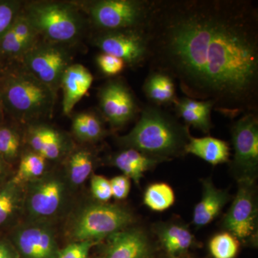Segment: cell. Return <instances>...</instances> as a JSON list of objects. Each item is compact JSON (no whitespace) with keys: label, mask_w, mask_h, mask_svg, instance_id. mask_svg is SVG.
<instances>
[{"label":"cell","mask_w":258,"mask_h":258,"mask_svg":"<svg viewBox=\"0 0 258 258\" xmlns=\"http://www.w3.org/2000/svg\"><path fill=\"white\" fill-rule=\"evenodd\" d=\"M151 71L229 118L258 110V10L249 0H151Z\"/></svg>","instance_id":"6da1fadb"},{"label":"cell","mask_w":258,"mask_h":258,"mask_svg":"<svg viewBox=\"0 0 258 258\" xmlns=\"http://www.w3.org/2000/svg\"><path fill=\"white\" fill-rule=\"evenodd\" d=\"M57 94L19 62L0 81V106L28 125L52 116Z\"/></svg>","instance_id":"7a4b0ae2"},{"label":"cell","mask_w":258,"mask_h":258,"mask_svg":"<svg viewBox=\"0 0 258 258\" xmlns=\"http://www.w3.org/2000/svg\"><path fill=\"white\" fill-rule=\"evenodd\" d=\"M189 134L162 108L147 105L141 111L137 124L128 134L118 138L125 149H133L155 159H165L184 152Z\"/></svg>","instance_id":"3957f363"},{"label":"cell","mask_w":258,"mask_h":258,"mask_svg":"<svg viewBox=\"0 0 258 258\" xmlns=\"http://www.w3.org/2000/svg\"><path fill=\"white\" fill-rule=\"evenodd\" d=\"M22 13L40 38L70 47L82 36L86 21L76 3L34 1L23 4Z\"/></svg>","instance_id":"277c9868"},{"label":"cell","mask_w":258,"mask_h":258,"mask_svg":"<svg viewBox=\"0 0 258 258\" xmlns=\"http://www.w3.org/2000/svg\"><path fill=\"white\" fill-rule=\"evenodd\" d=\"M97 32L143 30L151 0H95L76 3Z\"/></svg>","instance_id":"5b68a950"},{"label":"cell","mask_w":258,"mask_h":258,"mask_svg":"<svg viewBox=\"0 0 258 258\" xmlns=\"http://www.w3.org/2000/svg\"><path fill=\"white\" fill-rule=\"evenodd\" d=\"M134 221L126 209L104 203L91 204L80 210L68 229L73 242H98L124 230Z\"/></svg>","instance_id":"8992f818"},{"label":"cell","mask_w":258,"mask_h":258,"mask_svg":"<svg viewBox=\"0 0 258 258\" xmlns=\"http://www.w3.org/2000/svg\"><path fill=\"white\" fill-rule=\"evenodd\" d=\"M69 183L67 177L53 171L27 183L23 206L30 222L47 223L63 211L69 200Z\"/></svg>","instance_id":"52a82bcc"},{"label":"cell","mask_w":258,"mask_h":258,"mask_svg":"<svg viewBox=\"0 0 258 258\" xmlns=\"http://www.w3.org/2000/svg\"><path fill=\"white\" fill-rule=\"evenodd\" d=\"M68 47L40 38L20 62L57 94L64 71L73 64L72 55Z\"/></svg>","instance_id":"ba28073f"},{"label":"cell","mask_w":258,"mask_h":258,"mask_svg":"<svg viewBox=\"0 0 258 258\" xmlns=\"http://www.w3.org/2000/svg\"><path fill=\"white\" fill-rule=\"evenodd\" d=\"M92 43L103 53L121 59L132 69L147 62V38L144 29L96 32Z\"/></svg>","instance_id":"9c48e42d"},{"label":"cell","mask_w":258,"mask_h":258,"mask_svg":"<svg viewBox=\"0 0 258 258\" xmlns=\"http://www.w3.org/2000/svg\"><path fill=\"white\" fill-rule=\"evenodd\" d=\"M233 167L240 180L254 181L258 166V120L256 113H246L232 128Z\"/></svg>","instance_id":"30bf717a"},{"label":"cell","mask_w":258,"mask_h":258,"mask_svg":"<svg viewBox=\"0 0 258 258\" xmlns=\"http://www.w3.org/2000/svg\"><path fill=\"white\" fill-rule=\"evenodd\" d=\"M98 96L102 115L113 128L127 124L142 111L133 92L123 80L107 81L100 88Z\"/></svg>","instance_id":"8fae6325"},{"label":"cell","mask_w":258,"mask_h":258,"mask_svg":"<svg viewBox=\"0 0 258 258\" xmlns=\"http://www.w3.org/2000/svg\"><path fill=\"white\" fill-rule=\"evenodd\" d=\"M13 241L22 258H57L60 251L55 232L45 222L20 226L15 230Z\"/></svg>","instance_id":"7c38bea8"},{"label":"cell","mask_w":258,"mask_h":258,"mask_svg":"<svg viewBox=\"0 0 258 258\" xmlns=\"http://www.w3.org/2000/svg\"><path fill=\"white\" fill-rule=\"evenodd\" d=\"M252 184V181L240 180L238 191L225 219L226 228L241 240L250 238L257 229V209Z\"/></svg>","instance_id":"4fadbf2b"},{"label":"cell","mask_w":258,"mask_h":258,"mask_svg":"<svg viewBox=\"0 0 258 258\" xmlns=\"http://www.w3.org/2000/svg\"><path fill=\"white\" fill-rule=\"evenodd\" d=\"M24 141L30 150L40 154L47 161H59L66 158L74 147L69 136L53 125L36 122L26 125Z\"/></svg>","instance_id":"5bb4252c"},{"label":"cell","mask_w":258,"mask_h":258,"mask_svg":"<svg viewBox=\"0 0 258 258\" xmlns=\"http://www.w3.org/2000/svg\"><path fill=\"white\" fill-rule=\"evenodd\" d=\"M147 236L137 229H124L108 237L106 258H150Z\"/></svg>","instance_id":"9a60e30c"},{"label":"cell","mask_w":258,"mask_h":258,"mask_svg":"<svg viewBox=\"0 0 258 258\" xmlns=\"http://www.w3.org/2000/svg\"><path fill=\"white\" fill-rule=\"evenodd\" d=\"M93 81L92 74L83 64L73 63L64 71L60 87L62 91V108L64 115L72 113L76 105L89 91Z\"/></svg>","instance_id":"2e32d148"},{"label":"cell","mask_w":258,"mask_h":258,"mask_svg":"<svg viewBox=\"0 0 258 258\" xmlns=\"http://www.w3.org/2000/svg\"><path fill=\"white\" fill-rule=\"evenodd\" d=\"M228 200V194L215 187L210 179L205 180L202 200L194 211L193 223L198 227L210 223L218 216Z\"/></svg>","instance_id":"e0dca14e"},{"label":"cell","mask_w":258,"mask_h":258,"mask_svg":"<svg viewBox=\"0 0 258 258\" xmlns=\"http://www.w3.org/2000/svg\"><path fill=\"white\" fill-rule=\"evenodd\" d=\"M174 109L178 116L187 125L209 133L211 130V113L214 104L210 101H198L188 97L178 98L174 103Z\"/></svg>","instance_id":"ac0fdd59"},{"label":"cell","mask_w":258,"mask_h":258,"mask_svg":"<svg viewBox=\"0 0 258 258\" xmlns=\"http://www.w3.org/2000/svg\"><path fill=\"white\" fill-rule=\"evenodd\" d=\"M184 152L193 154L212 165L227 162L230 157L228 144L225 141L210 137L194 138L189 136Z\"/></svg>","instance_id":"d6986e66"},{"label":"cell","mask_w":258,"mask_h":258,"mask_svg":"<svg viewBox=\"0 0 258 258\" xmlns=\"http://www.w3.org/2000/svg\"><path fill=\"white\" fill-rule=\"evenodd\" d=\"M112 164L123 172V175L139 183L144 172L152 169L159 161L133 149H124L112 157Z\"/></svg>","instance_id":"ffe728a7"},{"label":"cell","mask_w":258,"mask_h":258,"mask_svg":"<svg viewBox=\"0 0 258 258\" xmlns=\"http://www.w3.org/2000/svg\"><path fill=\"white\" fill-rule=\"evenodd\" d=\"M143 91L148 99L157 106L174 104L178 99L174 80L158 71H151L144 81Z\"/></svg>","instance_id":"44dd1931"},{"label":"cell","mask_w":258,"mask_h":258,"mask_svg":"<svg viewBox=\"0 0 258 258\" xmlns=\"http://www.w3.org/2000/svg\"><path fill=\"white\" fill-rule=\"evenodd\" d=\"M66 158V177L70 184H83L93 171L95 157L92 151L87 148H74Z\"/></svg>","instance_id":"7402d4cb"},{"label":"cell","mask_w":258,"mask_h":258,"mask_svg":"<svg viewBox=\"0 0 258 258\" xmlns=\"http://www.w3.org/2000/svg\"><path fill=\"white\" fill-rule=\"evenodd\" d=\"M72 132L78 140L84 143L98 142L106 135L102 118L93 111L81 112L75 115Z\"/></svg>","instance_id":"603a6c76"},{"label":"cell","mask_w":258,"mask_h":258,"mask_svg":"<svg viewBox=\"0 0 258 258\" xmlns=\"http://www.w3.org/2000/svg\"><path fill=\"white\" fill-rule=\"evenodd\" d=\"M47 159L30 150L20 156L18 171L13 181L18 184H26L46 172Z\"/></svg>","instance_id":"cb8c5ba5"},{"label":"cell","mask_w":258,"mask_h":258,"mask_svg":"<svg viewBox=\"0 0 258 258\" xmlns=\"http://www.w3.org/2000/svg\"><path fill=\"white\" fill-rule=\"evenodd\" d=\"M160 240L168 253L171 255L186 252L191 245L193 236L186 227L180 225H169L161 231Z\"/></svg>","instance_id":"d4e9b609"},{"label":"cell","mask_w":258,"mask_h":258,"mask_svg":"<svg viewBox=\"0 0 258 258\" xmlns=\"http://www.w3.org/2000/svg\"><path fill=\"white\" fill-rule=\"evenodd\" d=\"M25 189L12 180L0 191V225L6 223L24 205Z\"/></svg>","instance_id":"484cf974"},{"label":"cell","mask_w":258,"mask_h":258,"mask_svg":"<svg viewBox=\"0 0 258 258\" xmlns=\"http://www.w3.org/2000/svg\"><path fill=\"white\" fill-rule=\"evenodd\" d=\"M175 195L170 186L157 183L149 186L144 194V204L154 211L162 212L172 206Z\"/></svg>","instance_id":"4316f807"},{"label":"cell","mask_w":258,"mask_h":258,"mask_svg":"<svg viewBox=\"0 0 258 258\" xmlns=\"http://www.w3.org/2000/svg\"><path fill=\"white\" fill-rule=\"evenodd\" d=\"M23 138L13 127L0 125V156L3 159L14 161L21 156Z\"/></svg>","instance_id":"83f0119b"},{"label":"cell","mask_w":258,"mask_h":258,"mask_svg":"<svg viewBox=\"0 0 258 258\" xmlns=\"http://www.w3.org/2000/svg\"><path fill=\"white\" fill-rule=\"evenodd\" d=\"M209 246L214 258H235L238 252L239 242L232 234L224 232L215 235Z\"/></svg>","instance_id":"f1b7e54d"},{"label":"cell","mask_w":258,"mask_h":258,"mask_svg":"<svg viewBox=\"0 0 258 258\" xmlns=\"http://www.w3.org/2000/svg\"><path fill=\"white\" fill-rule=\"evenodd\" d=\"M23 4L17 0H0V37L14 23Z\"/></svg>","instance_id":"f546056e"},{"label":"cell","mask_w":258,"mask_h":258,"mask_svg":"<svg viewBox=\"0 0 258 258\" xmlns=\"http://www.w3.org/2000/svg\"><path fill=\"white\" fill-rule=\"evenodd\" d=\"M96 60L101 72L108 76H114L120 74L126 66L124 61L121 59L103 52L97 56Z\"/></svg>","instance_id":"4dcf8cb0"},{"label":"cell","mask_w":258,"mask_h":258,"mask_svg":"<svg viewBox=\"0 0 258 258\" xmlns=\"http://www.w3.org/2000/svg\"><path fill=\"white\" fill-rule=\"evenodd\" d=\"M98 243L94 241L73 242L67 247L60 249L57 258H88L90 250Z\"/></svg>","instance_id":"1f68e13d"},{"label":"cell","mask_w":258,"mask_h":258,"mask_svg":"<svg viewBox=\"0 0 258 258\" xmlns=\"http://www.w3.org/2000/svg\"><path fill=\"white\" fill-rule=\"evenodd\" d=\"M91 190L94 198L102 203H106L113 198L111 183L104 176L93 175L91 179Z\"/></svg>","instance_id":"d6a6232c"},{"label":"cell","mask_w":258,"mask_h":258,"mask_svg":"<svg viewBox=\"0 0 258 258\" xmlns=\"http://www.w3.org/2000/svg\"><path fill=\"white\" fill-rule=\"evenodd\" d=\"M112 197L115 200H124L128 196L131 189L130 179L124 175L116 176L110 180Z\"/></svg>","instance_id":"836d02e7"},{"label":"cell","mask_w":258,"mask_h":258,"mask_svg":"<svg viewBox=\"0 0 258 258\" xmlns=\"http://www.w3.org/2000/svg\"><path fill=\"white\" fill-rule=\"evenodd\" d=\"M0 258H22L14 245L0 240Z\"/></svg>","instance_id":"e575fe53"},{"label":"cell","mask_w":258,"mask_h":258,"mask_svg":"<svg viewBox=\"0 0 258 258\" xmlns=\"http://www.w3.org/2000/svg\"><path fill=\"white\" fill-rule=\"evenodd\" d=\"M4 161H3V158L0 156V176L3 174V171H4Z\"/></svg>","instance_id":"d590c367"},{"label":"cell","mask_w":258,"mask_h":258,"mask_svg":"<svg viewBox=\"0 0 258 258\" xmlns=\"http://www.w3.org/2000/svg\"><path fill=\"white\" fill-rule=\"evenodd\" d=\"M3 108H2V107L0 106V122H1L2 119H3Z\"/></svg>","instance_id":"8d00e7d4"}]
</instances>
